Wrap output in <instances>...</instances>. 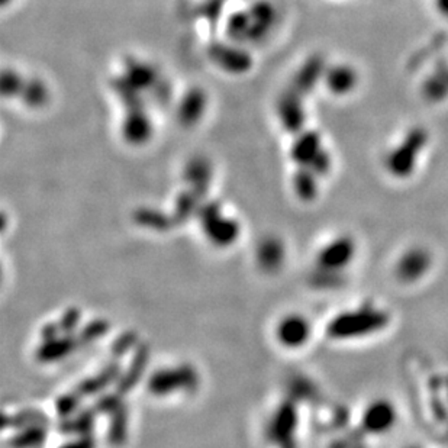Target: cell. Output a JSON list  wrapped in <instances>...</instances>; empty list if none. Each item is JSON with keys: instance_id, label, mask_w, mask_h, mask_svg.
<instances>
[{"instance_id": "cell-44", "label": "cell", "mask_w": 448, "mask_h": 448, "mask_svg": "<svg viewBox=\"0 0 448 448\" xmlns=\"http://www.w3.org/2000/svg\"><path fill=\"white\" fill-rule=\"evenodd\" d=\"M284 448H295V447H293V445H292L291 442H289V444H286V445H284Z\"/></svg>"}, {"instance_id": "cell-23", "label": "cell", "mask_w": 448, "mask_h": 448, "mask_svg": "<svg viewBox=\"0 0 448 448\" xmlns=\"http://www.w3.org/2000/svg\"><path fill=\"white\" fill-rule=\"evenodd\" d=\"M293 189L299 199L311 202L318 193V176L309 167H299L293 176Z\"/></svg>"}, {"instance_id": "cell-41", "label": "cell", "mask_w": 448, "mask_h": 448, "mask_svg": "<svg viewBox=\"0 0 448 448\" xmlns=\"http://www.w3.org/2000/svg\"><path fill=\"white\" fill-rule=\"evenodd\" d=\"M92 447V441L90 440H80L76 442H71L63 448H90Z\"/></svg>"}, {"instance_id": "cell-34", "label": "cell", "mask_w": 448, "mask_h": 448, "mask_svg": "<svg viewBox=\"0 0 448 448\" xmlns=\"http://www.w3.org/2000/svg\"><path fill=\"white\" fill-rule=\"evenodd\" d=\"M115 419H117V421H113L110 427V440L112 442H121L125 436V425H126L125 413L121 412V409L115 412Z\"/></svg>"}, {"instance_id": "cell-22", "label": "cell", "mask_w": 448, "mask_h": 448, "mask_svg": "<svg viewBox=\"0 0 448 448\" xmlns=\"http://www.w3.org/2000/svg\"><path fill=\"white\" fill-rule=\"evenodd\" d=\"M19 99L31 109H41L48 104L50 92L47 84L39 79H26Z\"/></svg>"}, {"instance_id": "cell-20", "label": "cell", "mask_w": 448, "mask_h": 448, "mask_svg": "<svg viewBox=\"0 0 448 448\" xmlns=\"http://www.w3.org/2000/svg\"><path fill=\"white\" fill-rule=\"evenodd\" d=\"M295 428H296V409L293 405L284 403L271 424L270 437L277 442L284 441L286 444H289L291 442V437Z\"/></svg>"}, {"instance_id": "cell-15", "label": "cell", "mask_w": 448, "mask_h": 448, "mask_svg": "<svg viewBox=\"0 0 448 448\" xmlns=\"http://www.w3.org/2000/svg\"><path fill=\"white\" fill-rule=\"evenodd\" d=\"M124 76L146 95L150 93L154 86L162 80L157 68L146 61L133 59V57L125 61Z\"/></svg>"}, {"instance_id": "cell-45", "label": "cell", "mask_w": 448, "mask_h": 448, "mask_svg": "<svg viewBox=\"0 0 448 448\" xmlns=\"http://www.w3.org/2000/svg\"><path fill=\"white\" fill-rule=\"evenodd\" d=\"M356 448H364V447H356Z\"/></svg>"}, {"instance_id": "cell-18", "label": "cell", "mask_w": 448, "mask_h": 448, "mask_svg": "<svg viewBox=\"0 0 448 448\" xmlns=\"http://www.w3.org/2000/svg\"><path fill=\"white\" fill-rule=\"evenodd\" d=\"M279 338L287 347H300L311 335V325L303 316L292 315L282 321L279 327Z\"/></svg>"}, {"instance_id": "cell-14", "label": "cell", "mask_w": 448, "mask_h": 448, "mask_svg": "<svg viewBox=\"0 0 448 448\" xmlns=\"http://www.w3.org/2000/svg\"><path fill=\"white\" fill-rule=\"evenodd\" d=\"M249 12L253 21L249 42L263 41L276 22V9L269 0H258L250 6Z\"/></svg>"}, {"instance_id": "cell-25", "label": "cell", "mask_w": 448, "mask_h": 448, "mask_svg": "<svg viewBox=\"0 0 448 448\" xmlns=\"http://www.w3.org/2000/svg\"><path fill=\"white\" fill-rule=\"evenodd\" d=\"M204 197L199 195L196 191L189 189L183 192L177 200H176V213H175V220L176 221H186L189 216L200 209V199Z\"/></svg>"}, {"instance_id": "cell-4", "label": "cell", "mask_w": 448, "mask_h": 448, "mask_svg": "<svg viewBox=\"0 0 448 448\" xmlns=\"http://www.w3.org/2000/svg\"><path fill=\"white\" fill-rule=\"evenodd\" d=\"M208 237L218 245H228L234 242L238 235V224L234 220L225 218L221 213V206L216 202L202 205L197 211Z\"/></svg>"}, {"instance_id": "cell-2", "label": "cell", "mask_w": 448, "mask_h": 448, "mask_svg": "<svg viewBox=\"0 0 448 448\" xmlns=\"http://www.w3.org/2000/svg\"><path fill=\"white\" fill-rule=\"evenodd\" d=\"M425 142L427 134L421 128L409 131L408 135L403 138V141L387 157V168L390 175H393L398 179H405L411 176Z\"/></svg>"}, {"instance_id": "cell-37", "label": "cell", "mask_w": 448, "mask_h": 448, "mask_svg": "<svg viewBox=\"0 0 448 448\" xmlns=\"http://www.w3.org/2000/svg\"><path fill=\"white\" fill-rule=\"evenodd\" d=\"M92 415L90 413H83L81 416L77 418V421L73 424H68L67 431L68 432H88L92 427Z\"/></svg>"}, {"instance_id": "cell-6", "label": "cell", "mask_w": 448, "mask_h": 448, "mask_svg": "<svg viewBox=\"0 0 448 448\" xmlns=\"http://www.w3.org/2000/svg\"><path fill=\"white\" fill-rule=\"evenodd\" d=\"M153 121L147 109L126 110L121 122V135L133 147H141L153 138Z\"/></svg>"}, {"instance_id": "cell-39", "label": "cell", "mask_w": 448, "mask_h": 448, "mask_svg": "<svg viewBox=\"0 0 448 448\" xmlns=\"http://www.w3.org/2000/svg\"><path fill=\"white\" fill-rule=\"evenodd\" d=\"M77 321H79V312L76 309H71L70 312L66 313V316L63 318V321H61V329L68 332L71 329H75L76 325H77Z\"/></svg>"}, {"instance_id": "cell-43", "label": "cell", "mask_w": 448, "mask_h": 448, "mask_svg": "<svg viewBox=\"0 0 448 448\" xmlns=\"http://www.w3.org/2000/svg\"><path fill=\"white\" fill-rule=\"evenodd\" d=\"M9 2H12V0H2V5H3V6H6V5L9 3Z\"/></svg>"}, {"instance_id": "cell-21", "label": "cell", "mask_w": 448, "mask_h": 448, "mask_svg": "<svg viewBox=\"0 0 448 448\" xmlns=\"http://www.w3.org/2000/svg\"><path fill=\"white\" fill-rule=\"evenodd\" d=\"M251 15L249 10H237L231 13L226 21V37L229 41L237 42V44H244L249 42L251 32Z\"/></svg>"}, {"instance_id": "cell-32", "label": "cell", "mask_w": 448, "mask_h": 448, "mask_svg": "<svg viewBox=\"0 0 448 448\" xmlns=\"http://www.w3.org/2000/svg\"><path fill=\"white\" fill-rule=\"evenodd\" d=\"M425 92L431 99H440L448 92V79L441 76H434L425 84Z\"/></svg>"}, {"instance_id": "cell-35", "label": "cell", "mask_w": 448, "mask_h": 448, "mask_svg": "<svg viewBox=\"0 0 448 448\" xmlns=\"http://www.w3.org/2000/svg\"><path fill=\"white\" fill-rule=\"evenodd\" d=\"M96 409L100 412H117L121 409V400L117 395H108L99 399L96 403Z\"/></svg>"}, {"instance_id": "cell-8", "label": "cell", "mask_w": 448, "mask_h": 448, "mask_svg": "<svg viewBox=\"0 0 448 448\" xmlns=\"http://www.w3.org/2000/svg\"><path fill=\"white\" fill-rule=\"evenodd\" d=\"M396 422V409L392 403L384 399L371 402L364 409L361 418V427L369 434H384L393 428Z\"/></svg>"}, {"instance_id": "cell-19", "label": "cell", "mask_w": 448, "mask_h": 448, "mask_svg": "<svg viewBox=\"0 0 448 448\" xmlns=\"http://www.w3.org/2000/svg\"><path fill=\"white\" fill-rule=\"evenodd\" d=\"M110 86L113 93L117 95L125 110L147 109L146 93L141 92L137 86H134L124 75L113 77Z\"/></svg>"}, {"instance_id": "cell-31", "label": "cell", "mask_w": 448, "mask_h": 448, "mask_svg": "<svg viewBox=\"0 0 448 448\" xmlns=\"http://www.w3.org/2000/svg\"><path fill=\"white\" fill-rule=\"evenodd\" d=\"M42 437H44V429L41 427H30V429L22 432L21 436L17 437L15 444L17 447H26V445H37L42 441Z\"/></svg>"}, {"instance_id": "cell-10", "label": "cell", "mask_w": 448, "mask_h": 448, "mask_svg": "<svg viewBox=\"0 0 448 448\" xmlns=\"http://www.w3.org/2000/svg\"><path fill=\"white\" fill-rule=\"evenodd\" d=\"M431 267V254L422 247L405 251L398 260L396 276L403 283H413L424 277Z\"/></svg>"}, {"instance_id": "cell-17", "label": "cell", "mask_w": 448, "mask_h": 448, "mask_svg": "<svg viewBox=\"0 0 448 448\" xmlns=\"http://www.w3.org/2000/svg\"><path fill=\"white\" fill-rule=\"evenodd\" d=\"M324 83L327 89L337 96L350 93L357 84V73L350 66L338 64L327 68Z\"/></svg>"}, {"instance_id": "cell-16", "label": "cell", "mask_w": 448, "mask_h": 448, "mask_svg": "<svg viewBox=\"0 0 448 448\" xmlns=\"http://www.w3.org/2000/svg\"><path fill=\"white\" fill-rule=\"evenodd\" d=\"M184 180L191 184V189L204 196L212 180V166L205 157H193L184 167Z\"/></svg>"}, {"instance_id": "cell-13", "label": "cell", "mask_w": 448, "mask_h": 448, "mask_svg": "<svg viewBox=\"0 0 448 448\" xmlns=\"http://www.w3.org/2000/svg\"><path fill=\"white\" fill-rule=\"evenodd\" d=\"M322 139L321 135L316 131H308L303 129L299 133L291 147V157L292 160L299 167H309L316 155L322 151Z\"/></svg>"}, {"instance_id": "cell-33", "label": "cell", "mask_w": 448, "mask_h": 448, "mask_svg": "<svg viewBox=\"0 0 448 448\" xmlns=\"http://www.w3.org/2000/svg\"><path fill=\"white\" fill-rule=\"evenodd\" d=\"M331 164H332V162H331V155H329V153L324 148L320 154L316 155V158H315V160L312 162V164L309 166V168L315 173V175H316L318 177H321V176L328 175V171H329V168H331Z\"/></svg>"}, {"instance_id": "cell-26", "label": "cell", "mask_w": 448, "mask_h": 448, "mask_svg": "<svg viewBox=\"0 0 448 448\" xmlns=\"http://www.w3.org/2000/svg\"><path fill=\"white\" fill-rule=\"evenodd\" d=\"M118 374H119V364L113 363L108 369H105L99 376H96L95 379H90L88 382H84L80 386V389H79V393L80 395H93V393H97L99 390L105 389L115 378H117Z\"/></svg>"}, {"instance_id": "cell-36", "label": "cell", "mask_w": 448, "mask_h": 448, "mask_svg": "<svg viewBox=\"0 0 448 448\" xmlns=\"http://www.w3.org/2000/svg\"><path fill=\"white\" fill-rule=\"evenodd\" d=\"M108 329V325L105 322H93L90 325L86 327L84 332H83V341L86 342H89V341H93L96 338H99L100 335H104V332Z\"/></svg>"}, {"instance_id": "cell-7", "label": "cell", "mask_w": 448, "mask_h": 448, "mask_svg": "<svg viewBox=\"0 0 448 448\" xmlns=\"http://www.w3.org/2000/svg\"><path fill=\"white\" fill-rule=\"evenodd\" d=\"M356 255V244L350 237H340L329 242L320 253L318 264L321 270L340 271L349 266Z\"/></svg>"}, {"instance_id": "cell-27", "label": "cell", "mask_w": 448, "mask_h": 448, "mask_svg": "<svg viewBox=\"0 0 448 448\" xmlns=\"http://www.w3.org/2000/svg\"><path fill=\"white\" fill-rule=\"evenodd\" d=\"M25 80L26 79H23L17 70L5 68L2 71V77H0V90H2V96L5 99L19 97Z\"/></svg>"}, {"instance_id": "cell-28", "label": "cell", "mask_w": 448, "mask_h": 448, "mask_svg": "<svg viewBox=\"0 0 448 448\" xmlns=\"http://www.w3.org/2000/svg\"><path fill=\"white\" fill-rule=\"evenodd\" d=\"M146 363H147V349H139V351L133 360L131 369H129L128 373L121 379V384H119L121 393H124L125 390L131 389L135 384V382L144 371V367H146Z\"/></svg>"}, {"instance_id": "cell-29", "label": "cell", "mask_w": 448, "mask_h": 448, "mask_svg": "<svg viewBox=\"0 0 448 448\" xmlns=\"http://www.w3.org/2000/svg\"><path fill=\"white\" fill-rule=\"evenodd\" d=\"M283 258L282 245L276 240H270L264 242L260 249V262L267 269L277 267Z\"/></svg>"}, {"instance_id": "cell-12", "label": "cell", "mask_w": 448, "mask_h": 448, "mask_svg": "<svg viewBox=\"0 0 448 448\" xmlns=\"http://www.w3.org/2000/svg\"><path fill=\"white\" fill-rule=\"evenodd\" d=\"M196 382V373L191 367H180L177 370H163L155 373L150 382V389L154 393L166 395L180 387H193Z\"/></svg>"}, {"instance_id": "cell-3", "label": "cell", "mask_w": 448, "mask_h": 448, "mask_svg": "<svg viewBox=\"0 0 448 448\" xmlns=\"http://www.w3.org/2000/svg\"><path fill=\"white\" fill-rule=\"evenodd\" d=\"M237 42H215L208 50L209 59L225 73L241 76L249 73L253 67L251 54Z\"/></svg>"}, {"instance_id": "cell-42", "label": "cell", "mask_w": 448, "mask_h": 448, "mask_svg": "<svg viewBox=\"0 0 448 448\" xmlns=\"http://www.w3.org/2000/svg\"><path fill=\"white\" fill-rule=\"evenodd\" d=\"M437 6L442 15L448 17V0H437Z\"/></svg>"}, {"instance_id": "cell-9", "label": "cell", "mask_w": 448, "mask_h": 448, "mask_svg": "<svg viewBox=\"0 0 448 448\" xmlns=\"http://www.w3.org/2000/svg\"><path fill=\"white\" fill-rule=\"evenodd\" d=\"M208 109V95L200 88H191L180 97L177 121L183 128H193L204 119Z\"/></svg>"}, {"instance_id": "cell-1", "label": "cell", "mask_w": 448, "mask_h": 448, "mask_svg": "<svg viewBox=\"0 0 448 448\" xmlns=\"http://www.w3.org/2000/svg\"><path fill=\"white\" fill-rule=\"evenodd\" d=\"M389 325V313L374 306L344 312L328 325V335L335 340H354L373 335Z\"/></svg>"}, {"instance_id": "cell-5", "label": "cell", "mask_w": 448, "mask_h": 448, "mask_svg": "<svg viewBox=\"0 0 448 448\" xmlns=\"http://www.w3.org/2000/svg\"><path fill=\"white\" fill-rule=\"evenodd\" d=\"M276 112L280 125L289 134L298 135L305 129L306 113L303 106V96L292 88L284 90L276 102Z\"/></svg>"}, {"instance_id": "cell-24", "label": "cell", "mask_w": 448, "mask_h": 448, "mask_svg": "<svg viewBox=\"0 0 448 448\" xmlns=\"http://www.w3.org/2000/svg\"><path fill=\"white\" fill-rule=\"evenodd\" d=\"M76 347V341L71 338H52L47 340V342L41 347V350L38 351V356L41 360L44 361H51L61 358L66 354H68L71 350Z\"/></svg>"}, {"instance_id": "cell-40", "label": "cell", "mask_w": 448, "mask_h": 448, "mask_svg": "<svg viewBox=\"0 0 448 448\" xmlns=\"http://www.w3.org/2000/svg\"><path fill=\"white\" fill-rule=\"evenodd\" d=\"M134 341V335L133 334H128V335H124L118 342H115V351H118V353H124L129 345L133 344Z\"/></svg>"}, {"instance_id": "cell-38", "label": "cell", "mask_w": 448, "mask_h": 448, "mask_svg": "<svg viewBox=\"0 0 448 448\" xmlns=\"http://www.w3.org/2000/svg\"><path fill=\"white\" fill-rule=\"evenodd\" d=\"M77 405H79V399L73 395H70V396H64L59 403H57V409H59L64 416H67L77 408Z\"/></svg>"}, {"instance_id": "cell-30", "label": "cell", "mask_w": 448, "mask_h": 448, "mask_svg": "<svg viewBox=\"0 0 448 448\" xmlns=\"http://www.w3.org/2000/svg\"><path fill=\"white\" fill-rule=\"evenodd\" d=\"M135 220L141 225L158 228V229H166L170 225V220L164 216L162 212L154 211V209H139L135 213Z\"/></svg>"}, {"instance_id": "cell-11", "label": "cell", "mask_w": 448, "mask_h": 448, "mask_svg": "<svg viewBox=\"0 0 448 448\" xmlns=\"http://www.w3.org/2000/svg\"><path fill=\"white\" fill-rule=\"evenodd\" d=\"M325 71L327 67L322 57L320 54L311 55L296 71L291 88L305 97L312 93L316 86L324 80Z\"/></svg>"}]
</instances>
